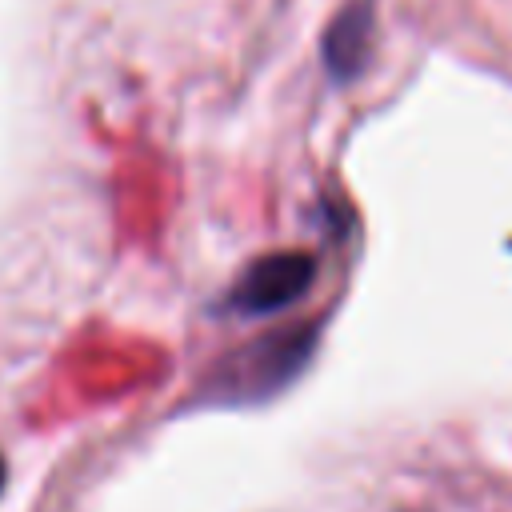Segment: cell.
<instances>
[{
  "label": "cell",
  "instance_id": "cell-1",
  "mask_svg": "<svg viewBox=\"0 0 512 512\" xmlns=\"http://www.w3.org/2000/svg\"><path fill=\"white\" fill-rule=\"evenodd\" d=\"M308 352H312V332H304V328L272 332V336L240 348L236 356H228L216 368V376L208 380V396L224 400V404L264 400L304 368Z\"/></svg>",
  "mask_w": 512,
  "mask_h": 512
},
{
  "label": "cell",
  "instance_id": "cell-2",
  "mask_svg": "<svg viewBox=\"0 0 512 512\" xmlns=\"http://www.w3.org/2000/svg\"><path fill=\"white\" fill-rule=\"evenodd\" d=\"M316 280V260L308 252H272L244 268L228 292V308L240 316H272L296 304Z\"/></svg>",
  "mask_w": 512,
  "mask_h": 512
},
{
  "label": "cell",
  "instance_id": "cell-3",
  "mask_svg": "<svg viewBox=\"0 0 512 512\" xmlns=\"http://www.w3.org/2000/svg\"><path fill=\"white\" fill-rule=\"evenodd\" d=\"M372 48V0H352L324 36V64L332 80H352L368 64Z\"/></svg>",
  "mask_w": 512,
  "mask_h": 512
},
{
  "label": "cell",
  "instance_id": "cell-4",
  "mask_svg": "<svg viewBox=\"0 0 512 512\" xmlns=\"http://www.w3.org/2000/svg\"><path fill=\"white\" fill-rule=\"evenodd\" d=\"M4 476H8V472H4V456H0V492H4Z\"/></svg>",
  "mask_w": 512,
  "mask_h": 512
}]
</instances>
